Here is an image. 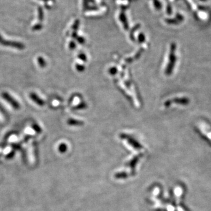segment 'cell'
<instances>
[{"label": "cell", "mask_w": 211, "mask_h": 211, "mask_svg": "<svg viewBox=\"0 0 211 211\" xmlns=\"http://www.w3.org/2000/svg\"><path fill=\"white\" fill-rule=\"evenodd\" d=\"M175 49L176 45L175 44H172L171 46L170 53L169 56V62L165 70V74L167 75H170L172 72L173 69L175 66L176 62V56H175Z\"/></svg>", "instance_id": "cell-1"}, {"label": "cell", "mask_w": 211, "mask_h": 211, "mask_svg": "<svg viewBox=\"0 0 211 211\" xmlns=\"http://www.w3.org/2000/svg\"><path fill=\"white\" fill-rule=\"evenodd\" d=\"M0 45L4 46L11 47L18 50H23L25 49L24 44H22L21 42L7 40L3 38L1 35H0Z\"/></svg>", "instance_id": "cell-2"}, {"label": "cell", "mask_w": 211, "mask_h": 211, "mask_svg": "<svg viewBox=\"0 0 211 211\" xmlns=\"http://www.w3.org/2000/svg\"><path fill=\"white\" fill-rule=\"evenodd\" d=\"M1 96L4 100H5L9 104H10L12 108L15 110H19L21 108L20 104L9 93L4 92L1 94Z\"/></svg>", "instance_id": "cell-3"}, {"label": "cell", "mask_w": 211, "mask_h": 211, "mask_svg": "<svg viewBox=\"0 0 211 211\" xmlns=\"http://www.w3.org/2000/svg\"><path fill=\"white\" fill-rule=\"evenodd\" d=\"M120 137L123 139H126L127 140L128 143L135 149H141L143 148L142 146L138 142H137L134 138L130 137L129 135H128L126 134H120Z\"/></svg>", "instance_id": "cell-4"}, {"label": "cell", "mask_w": 211, "mask_h": 211, "mask_svg": "<svg viewBox=\"0 0 211 211\" xmlns=\"http://www.w3.org/2000/svg\"><path fill=\"white\" fill-rule=\"evenodd\" d=\"M29 97L34 103L39 106H44L45 104V101L43 99H42L36 93L34 92L30 93Z\"/></svg>", "instance_id": "cell-5"}, {"label": "cell", "mask_w": 211, "mask_h": 211, "mask_svg": "<svg viewBox=\"0 0 211 211\" xmlns=\"http://www.w3.org/2000/svg\"><path fill=\"white\" fill-rule=\"evenodd\" d=\"M67 124L70 126H81L83 125L84 123L82 121H79L73 118H69L67 120Z\"/></svg>", "instance_id": "cell-6"}, {"label": "cell", "mask_w": 211, "mask_h": 211, "mask_svg": "<svg viewBox=\"0 0 211 211\" xmlns=\"http://www.w3.org/2000/svg\"><path fill=\"white\" fill-rule=\"evenodd\" d=\"M37 62L39 65V66L42 67V68H44L46 67V61L45 60V59L42 57V56H38L37 58Z\"/></svg>", "instance_id": "cell-7"}, {"label": "cell", "mask_w": 211, "mask_h": 211, "mask_svg": "<svg viewBox=\"0 0 211 211\" xmlns=\"http://www.w3.org/2000/svg\"><path fill=\"white\" fill-rule=\"evenodd\" d=\"M175 103H179V104H187L188 103V100L186 99H174L173 100Z\"/></svg>", "instance_id": "cell-8"}, {"label": "cell", "mask_w": 211, "mask_h": 211, "mask_svg": "<svg viewBox=\"0 0 211 211\" xmlns=\"http://www.w3.org/2000/svg\"><path fill=\"white\" fill-rule=\"evenodd\" d=\"M86 108H87V104L85 103H82L79 104V105H78L76 107H75V110H82V109H86Z\"/></svg>", "instance_id": "cell-9"}, {"label": "cell", "mask_w": 211, "mask_h": 211, "mask_svg": "<svg viewBox=\"0 0 211 211\" xmlns=\"http://www.w3.org/2000/svg\"><path fill=\"white\" fill-rule=\"evenodd\" d=\"M76 68L78 71L80 72H83L84 70L85 69V67L83 65H80V64H76Z\"/></svg>", "instance_id": "cell-10"}, {"label": "cell", "mask_w": 211, "mask_h": 211, "mask_svg": "<svg viewBox=\"0 0 211 211\" xmlns=\"http://www.w3.org/2000/svg\"><path fill=\"white\" fill-rule=\"evenodd\" d=\"M32 129H33V130L35 131L38 132V133H40L41 131V129L40 128L39 125L36 124V123H34V124L32 125Z\"/></svg>", "instance_id": "cell-11"}, {"label": "cell", "mask_w": 211, "mask_h": 211, "mask_svg": "<svg viewBox=\"0 0 211 211\" xmlns=\"http://www.w3.org/2000/svg\"><path fill=\"white\" fill-rule=\"evenodd\" d=\"M66 149H67V146L65 144H60L59 147V150L61 152H65L66 151Z\"/></svg>", "instance_id": "cell-12"}, {"label": "cell", "mask_w": 211, "mask_h": 211, "mask_svg": "<svg viewBox=\"0 0 211 211\" xmlns=\"http://www.w3.org/2000/svg\"><path fill=\"white\" fill-rule=\"evenodd\" d=\"M109 73L110 74H111L112 75H116L117 73V69L116 67H111L110 69H109Z\"/></svg>", "instance_id": "cell-13"}, {"label": "cell", "mask_w": 211, "mask_h": 211, "mask_svg": "<svg viewBox=\"0 0 211 211\" xmlns=\"http://www.w3.org/2000/svg\"><path fill=\"white\" fill-rule=\"evenodd\" d=\"M78 58H79L80 60H82V61H83V62H86V61H87L86 56V55H85V54H79V55H78Z\"/></svg>", "instance_id": "cell-14"}, {"label": "cell", "mask_w": 211, "mask_h": 211, "mask_svg": "<svg viewBox=\"0 0 211 211\" xmlns=\"http://www.w3.org/2000/svg\"><path fill=\"white\" fill-rule=\"evenodd\" d=\"M76 44L75 42H74V41H72L71 42H70L69 44V49L70 50H74L76 48Z\"/></svg>", "instance_id": "cell-15"}, {"label": "cell", "mask_w": 211, "mask_h": 211, "mask_svg": "<svg viewBox=\"0 0 211 211\" xmlns=\"http://www.w3.org/2000/svg\"><path fill=\"white\" fill-rule=\"evenodd\" d=\"M138 40L140 43H143L145 41V37L143 34H141L139 35L138 37Z\"/></svg>", "instance_id": "cell-16"}, {"label": "cell", "mask_w": 211, "mask_h": 211, "mask_svg": "<svg viewBox=\"0 0 211 211\" xmlns=\"http://www.w3.org/2000/svg\"><path fill=\"white\" fill-rule=\"evenodd\" d=\"M41 28H42V25H40V24H37V25H35V26L33 27L32 29H33V30H34V31H39V30H40Z\"/></svg>", "instance_id": "cell-17"}, {"label": "cell", "mask_w": 211, "mask_h": 211, "mask_svg": "<svg viewBox=\"0 0 211 211\" xmlns=\"http://www.w3.org/2000/svg\"><path fill=\"white\" fill-rule=\"evenodd\" d=\"M76 39H77L78 42L79 44H84V42H85L84 39H83V38H82V37L76 38Z\"/></svg>", "instance_id": "cell-18"}, {"label": "cell", "mask_w": 211, "mask_h": 211, "mask_svg": "<svg viewBox=\"0 0 211 211\" xmlns=\"http://www.w3.org/2000/svg\"><path fill=\"white\" fill-rule=\"evenodd\" d=\"M39 19L40 21H42L43 20V12H42V10H41V9L39 10Z\"/></svg>", "instance_id": "cell-19"}, {"label": "cell", "mask_w": 211, "mask_h": 211, "mask_svg": "<svg viewBox=\"0 0 211 211\" xmlns=\"http://www.w3.org/2000/svg\"><path fill=\"white\" fill-rule=\"evenodd\" d=\"M170 104H171V101H167L165 103V106L166 107L169 106H170Z\"/></svg>", "instance_id": "cell-20"}]
</instances>
